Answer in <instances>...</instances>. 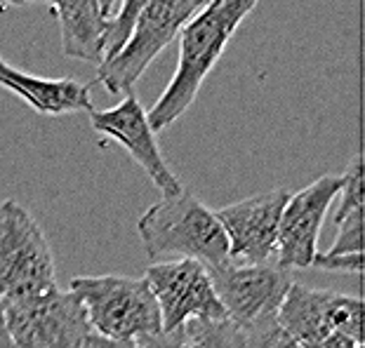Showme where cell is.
I'll return each mask as SVG.
<instances>
[{
    "label": "cell",
    "instance_id": "cell-18",
    "mask_svg": "<svg viewBox=\"0 0 365 348\" xmlns=\"http://www.w3.org/2000/svg\"><path fill=\"white\" fill-rule=\"evenodd\" d=\"M238 329L243 332L245 348H299L290 339V334L278 325L276 315H269V318H262Z\"/></svg>",
    "mask_w": 365,
    "mask_h": 348
},
{
    "label": "cell",
    "instance_id": "cell-6",
    "mask_svg": "<svg viewBox=\"0 0 365 348\" xmlns=\"http://www.w3.org/2000/svg\"><path fill=\"white\" fill-rule=\"evenodd\" d=\"M0 318L17 348H85L92 337L78 297L59 285L29 299L3 301Z\"/></svg>",
    "mask_w": 365,
    "mask_h": 348
},
{
    "label": "cell",
    "instance_id": "cell-23",
    "mask_svg": "<svg viewBox=\"0 0 365 348\" xmlns=\"http://www.w3.org/2000/svg\"><path fill=\"white\" fill-rule=\"evenodd\" d=\"M314 348H363L361 342H354L344 334H328L323 342H318Z\"/></svg>",
    "mask_w": 365,
    "mask_h": 348
},
{
    "label": "cell",
    "instance_id": "cell-27",
    "mask_svg": "<svg viewBox=\"0 0 365 348\" xmlns=\"http://www.w3.org/2000/svg\"><path fill=\"white\" fill-rule=\"evenodd\" d=\"M99 5H102L104 17L111 19V12H113V7H115V0H99Z\"/></svg>",
    "mask_w": 365,
    "mask_h": 348
},
{
    "label": "cell",
    "instance_id": "cell-12",
    "mask_svg": "<svg viewBox=\"0 0 365 348\" xmlns=\"http://www.w3.org/2000/svg\"><path fill=\"white\" fill-rule=\"evenodd\" d=\"M0 88L14 92L19 99L43 115H68L92 111V85L73 78H38L14 68L0 57Z\"/></svg>",
    "mask_w": 365,
    "mask_h": 348
},
{
    "label": "cell",
    "instance_id": "cell-22",
    "mask_svg": "<svg viewBox=\"0 0 365 348\" xmlns=\"http://www.w3.org/2000/svg\"><path fill=\"white\" fill-rule=\"evenodd\" d=\"M312 268L337 270V273H361L363 270V254H325V252H318Z\"/></svg>",
    "mask_w": 365,
    "mask_h": 348
},
{
    "label": "cell",
    "instance_id": "cell-21",
    "mask_svg": "<svg viewBox=\"0 0 365 348\" xmlns=\"http://www.w3.org/2000/svg\"><path fill=\"white\" fill-rule=\"evenodd\" d=\"M142 348H200L193 339L189 325L173 332H158V334H149L137 342Z\"/></svg>",
    "mask_w": 365,
    "mask_h": 348
},
{
    "label": "cell",
    "instance_id": "cell-13",
    "mask_svg": "<svg viewBox=\"0 0 365 348\" xmlns=\"http://www.w3.org/2000/svg\"><path fill=\"white\" fill-rule=\"evenodd\" d=\"M61 31V52L90 64L104 61V36L108 19L99 0H52Z\"/></svg>",
    "mask_w": 365,
    "mask_h": 348
},
{
    "label": "cell",
    "instance_id": "cell-24",
    "mask_svg": "<svg viewBox=\"0 0 365 348\" xmlns=\"http://www.w3.org/2000/svg\"><path fill=\"white\" fill-rule=\"evenodd\" d=\"M85 348H142L137 342H106V339H99L92 334L88 339V344H85Z\"/></svg>",
    "mask_w": 365,
    "mask_h": 348
},
{
    "label": "cell",
    "instance_id": "cell-4",
    "mask_svg": "<svg viewBox=\"0 0 365 348\" xmlns=\"http://www.w3.org/2000/svg\"><path fill=\"white\" fill-rule=\"evenodd\" d=\"M57 288L52 247L41 223L17 200L0 203V304Z\"/></svg>",
    "mask_w": 365,
    "mask_h": 348
},
{
    "label": "cell",
    "instance_id": "cell-5",
    "mask_svg": "<svg viewBox=\"0 0 365 348\" xmlns=\"http://www.w3.org/2000/svg\"><path fill=\"white\" fill-rule=\"evenodd\" d=\"M210 0H151L139 12L123 50L104 64H99L97 83L111 95H130L151 61L180 36L191 17L203 10Z\"/></svg>",
    "mask_w": 365,
    "mask_h": 348
},
{
    "label": "cell",
    "instance_id": "cell-14",
    "mask_svg": "<svg viewBox=\"0 0 365 348\" xmlns=\"http://www.w3.org/2000/svg\"><path fill=\"white\" fill-rule=\"evenodd\" d=\"M328 295L330 290H314L299 283L287 290L276 318L299 348H314L328 334H335L328 325Z\"/></svg>",
    "mask_w": 365,
    "mask_h": 348
},
{
    "label": "cell",
    "instance_id": "cell-3",
    "mask_svg": "<svg viewBox=\"0 0 365 348\" xmlns=\"http://www.w3.org/2000/svg\"><path fill=\"white\" fill-rule=\"evenodd\" d=\"M85 308L92 334L106 342H139L158 334L160 313L144 278L78 275L68 283Z\"/></svg>",
    "mask_w": 365,
    "mask_h": 348
},
{
    "label": "cell",
    "instance_id": "cell-20",
    "mask_svg": "<svg viewBox=\"0 0 365 348\" xmlns=\"http://www.w3.org/2000/svg\"><path fill=\"white\" fill-rule=\"evenodd\" d=\"M337 226L335 243L325 254H363V210L344 216Z\"/></svg>",
    "mask_w": 365,
    "mask_h": 348
},
{
    "label": "cell",
    "instance_id": "cell-17",
    "mask_svg": "<svg viewBox=\"0 0 365 348\" xmlns=\"http://www.w3.org/2000/svg\"><path fill=\"white\" fill-rule=\"evenodd\" d=\"M189 329L200 348H245L243 332L231 320L189 322Z\"/></svg>",
    "mask_w": 365,
    "mask_h": 348
},
{
    "label": "cell",
    "instance_id": "cell-8",
    "mask_svg": "<svg viewBox=\"0 0 365 348\" xmlns=\"http://www.w3.org/2000/svg\"><path fill=\"white\" fill-rule=\"evenodd\" d=\"M341 189V174H323L309 186L290 193L281 214L276 266L283 270L312 268L318 254V233Z\"/></svg>",
    "mask_w": 365,
    "mask_h": 348
},
{
    "label": "cell",
    "instance_id": "cell-7",
    "mask_svg": "<svg viewBox=\"0 0 365 348\" xmlns=\"http://www.w3.org/2000/svg\"><path fill=\"white\" fill-rule=\"evenodd\" d=\"M144 280L156 299L160 332L180 329L189 322L227 320L210 270L198 261H158L144 270Z\"/></svg>",
    "mask_w": 365,
    "mask_h": 348
},
{
    "label": "cell",
    "instance_id": "cell-25",
    "mask_svg": "<svg viewBox=\"0 0 365 348\" xmlns=\"http://www.w3.org/2000/svg\"><path fill=\"white\" fill-rule=\"evenodd\" d=\"M26 5H52V0H0V7H26Z\"/></svg>",
    "mask_w": 365,
    "mask_h": 348
},
{
    "label": "cell",
    "instance_id": "cell-19",
    "mask_svg": "<svg viewBox=\"0 0 365 348\" xmlns=\"http://www.w3.org/2000/svg\"><path fill=\"white\" fill-rule=\"evenodd\" d=\"M339 207L335 212V221L339 223L344 216L356 210H363V165L361 156H354L351 165L341 174V189H339Z\"/></svg>",
    "mask_w": 365,
    "mask_h": 348
},
{
    "label": "cell",
    "instance_id": "cell-15",
    "mask_svg": "<svg viewBox=\"0 0 365 348\" xmlns=\"http://www.w3.org/2000/svg\"><path fill=\"white\" fill-rule=\"evenodd\" d=\"M328 325L330 332L344 334L363 344V301L361 297H349L332 292L328 295Z\"/></svg>",
    "mask_w": 365,
    "mask_h": 348
},
{
    "label": "cell",
    "instance_id": "cell-1",
    "mask_svg": "<svg viewBox=\"0 0 365 348\" xmlns=\"http://www.w3.org/2000/svg\"><path fill=\"white\" fill-rule=\"evenodd\" d=\"M259 0H210L180 31V61L173 80L146 113L153 132L170 127L196 102L200 85L220 61L243 19Z\"/></svg>",
    "mask_w": 365,
    "mask_h": 348
},
{
    "label": "cell",
    "instance_id": "cell-26",
    "mask_svg": "<svg viewBox=\"0 0 365 348\" xmlns=\"http://www.w3.org/2000/svg\"><path fill=\"white\" fill-rule=\"evenodd\" d=\"M0 348H17V346L12 344L10 334H7V329H5V325H3V318H0Z\"/></svg>",
    "mask_w": 365,
    "mask_h": 348
},
{
    "label": "cell",
    "instance_id": "cell-2",
    "mask_svg": "<svg viewBox=\"0 0 365 348\" xmlns=\"http://www.w3.org/2000/svg\"><path fill=\"white\" fill-rule=\"evenodd\" d=\"M139 241L153 264L191 259L215 270L229 264V243L215 210L189 191L153 203L137 221Z\"/></svg>",
    "mask_w": 365,
    "mask_h": 348
},
{
    "label": "cell",
    "instance_id": "cell-16",
    "mask_svg": "<svg viewBox=\"0 0 365 348\" xmlns=\"http://www.w3.org/2000/svg\"><path fill=\"white\" fill-rule=\"evenodd\" d=\"M149 3H151V0H123L118 12H115L113 17L108 19V24H106L104 61L115 57V54L123 50V45H125L130 31H132V26H135V21L139 17V12H142ZM104 61H102V64H104Z\"/></svg>",
    "mask_w": 365,
    "mask_h": 348
},
{
    "label": "cell",
    "instance_id": "cell-10",
    "mask_svg": "<svg viewBox=\"0 0 365 348\" xmlns=\"http://www.w3.org/2000/svg\"><path fill=\"white\" fill-rule=\"evenodd\" d=\"M287 198L290 191L276 189L243 198L215 212L227 236L229 259L234 264H269L276 254L278 226Z\"/></svg>",
    "mask_w": 365,
    "mask_h": 348
},
{
    "label": "cell",
    "instance_id": "cell-11",
    "mask_svg": "<svg viewBox=\"0 0 365 348\" xmlns=\"http://www.w3.org/2000/svg\"><path fill=\"white\" fill-rule=\"evenodd\" d=\"M90 122L95 127V132L113 139L115 144H120L130 153V158L144 169L146 176L153 181V186L163 193V198L180 196L184 191L180 179L163 158L156 142V132L151 130L144 106L139 104L135 95H125V99L113 108H104V111L92 108Z\"/></svg>",
    "mask_w": 365,
    "mask_h": 348
},
{
    "label": "cell",
    "instance_id": "cell-9",
    "mask_svg": "<svg viewBox=\"0 0 365 348\" xmlns=\"http://www.w3.org/2000/svg\"><path fill=\"white\" fill-rule=\"evenodd\" d=\"M215 295L224 306L227 320L247 327L269 315H276L292 285L287 270L276 264H224L210 270Z\"/></svg>",
    "mask_w": 365,
    "mask_h": 348
}]
</instances>
